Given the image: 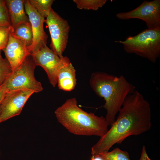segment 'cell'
Segmentation results:
<instances>
[{
    "label": "cell",
    "instance_id": "6da1fadb",
    "mask_svg": "<svg viewBox=\"0 0 160 160\" xmlns=\"http://www.w3.org/2000/svg\"><path fill=\"white\" fill-rule=\"evenodd\" d=\"M116 119L106 133L91 148L92 156L107 152L116 144H121L131 135H140L151 128L150 105L137 91L128 95Z\"/></svg>",
    "mask_w": 160,
    "mask_h": 160
},
{
    "label": "cell",
    "instance_id": "7a4b0ae2",
    "mask_svg": "<svg viewBox=\"0 0 160 160\" xmlns=\"http://www.w3.org/2000/svg\"><path fill=\"white\" fill-rule=\"evenodd\" d=\"M89 83L96 94L104 99L103 107L106 111L105 118L111 126L126 97L135 91V86L122 75L118 77L102 72L93 73Z\"/></svg>",
    "mask_w": 160,
    "mask_h": 160
},
{
    "label": "cell",
    "instance_id": "3957f363",
    "mask_svg": "<svg viewBox=\"0 0 160 160\" xmlns=\"http://www.w3.org/2000/svg\"><path fill=\"white\" fill-rule=\"evenodd\" d=\"M55 114L57 121L70 133L75 135L103 136L109 126L103 116L87 112L79 108L76 99H67L57 108Z\"/></svg>",
    "mask_w": 160,
    "mask_h": 160
},
{
    "label": "cell",
    "instance_id": "277c9868",
    "mask_svg": "<svg viewBox=\"0 0 160 160\" xmlns=\"http://www.w3.org/2000/svg\"><path fill=\"white\" fill-rule=\"evenodd\" d=\"M122 44L125 51L135 53L155 63L160 55V28L145 29L124 41H115Z\"/></svg>",
    "mask_w": 160,
    "mask_h": 160
},
{
    "label": "cell",
    "instance_id": "5b68a950",
    "mask_svg": "<svg viewBox=\"0 0 160 160\" xmlns=\"http://www.w3.org/2000/svg\"><path fill=\"white\" fill-rule=\"evenodd\" d=\"M36 66L31 55H28L17 68L12 71L1 86L7 92L20 89H29L34 93L42 91V84L34 76Z\"/></svg>",
    "mask_w": 160,
    "mask_h": 160
},
{
    "label": "cell",
    "instance_id": "8992f818",
    "mask_svg": "<svg viewBox=\"0 0 160 160\" xmlns=\"http://www.w3.org/2000/svg\"><path fill=\"white\" fill-rule=\"evenodd\" d=\"M51 38V49L60 58L67 46L70 27L68 21L52 8L45 20Z\"/></svg>",
    "mask_w": 160,
    "mask_h": 160
},
{
    "label": "cell",
    "instance_id": "52a82bcc",
    "mask_svg": "<svg viewBox=\"0 0 160 160\" xmlns=\"http://www.w3.org/2000/svg\"><path fill=\"white\" fill-rule=\"evenodd\" d=\"M36 66L42 67L46 72L49 81L55 87L57 83V75L61 68L71 62L66 56L60 58L47 45L31 54Z\"/></svg>",
    "mask_w": 160,
    "mask_h": 160
},
{
    "label": "cell",
    "instance_id": "ba28073f",
    "mask_svg": "<svg viewBox=\"0 0 160 160\" xmlns=\"http://www.w3.org/2000/svg\"><path fill=\"white\" fill-rule=\"evenodd\" d=\"M118 19L127 20L131 19L141 20L146 23L148 28H160V0L144 1L139 6L127 12L117 13Z\"/></svg>",
    "mask_w": 160,
    "mask_h": 160
},
{
    "label": "cell",
    "instance_id": "9c48e42d",
    "mask_svg": "<svg viewBox=\"0 0 160 160\" xmlns=\"http://www.w3.org/2000/svg\"><path fill=\"white\" fill-rule=\"evenodd\" d=\"M34 93L27 89L7 92L0 105V123L19 115L29 98Z\"/></svg>",
    "mask_w": 160,
    "mask_h": 160
},
{
    "label": "cell",
    "instance_id": "30bf717a",
    "mask_svg": "<svg viewBox=\"0 0 160 160\" xmlns=\"http://www.w3.org/2000/svg\"><path fill=\"white\" fill-rule=\"evenodd\" d=\"M24 8L31 23L33 32L32 43L28 48L31 53L47 45L48 36L44 28L45 18L40 15L28 0L25 1Z\"/></svg>",
    "mask_w": 160,
    "mask_h": 160
},
{
    "label": "cell",
    "instance_id": "8fae6325",
    "mask_svg": "<svg viewBox=\"0 0 160 160\" xmlns=\"http://www.w3.org/2000/svg\"><path fill=\"white\" fill-rule=\"evenodd\" d=\"M2 50L12 71L17 68L26 57L31 54L28 47L15 37L11 31L7 44Z\"/></svg>",
    "mask_w": 160,
    "mask_h": 160
},
{
    "label": "cell",
    "instance_id": "7c38bea8",
    "mask_svg": "<svg viewBox=\"0 0 160 160\" xmlns=\"http://www.w3.org/2000/svg\"><path fill=\"white\" fill-rule=\"evenodd\" d=\"M25 0H6V5L8 10L11 24L14 28L18 25L30 22L24 8Z\"/></svg>",
    "mask_w": 160,
    "mask_h": 160
},
{
    "label": "cell",
    "instance_id": "4fadbf2b",
    "mask_svg": "<svg viewBox=\"0 0 160 160\" xmlns=\"http://www.w3.org/2000/svg\"><path fill=\"white\" fill-rule=\"evenodd\" d=\"M58 86L60 89L71 91L76 85V71L71 62L62 66L57 75Z\"/></svg>",
    "mask_w": 160,
    "mask_h": 160
},
{
    "label": "cell",
    "instance_id": "5bb4252c",
    "mask_svg": "<svg viewBox=\"0 0 160 160\" xmlns=\"http://www.w3.org/2000/svg\"><path fill=\"white\" fill-rule=\"evenodd\" d=\"M11 31L15 37L21 40L28 48L31 46L33 34L30 22L21 23L14 28L11 27Z\"/></svg>",
    "mask_w": 160,
    "mask_h": 160
},
{
    "label": "cell",
    "instance_id": "9a60e30c",
    "mask_svg": "<svg viewBox=\"0 0 160 160\" xmlns=\"http://www.w3.org/2000/svg\"><path fill=\"white\" fill-rule=\"evenodd\" d=\"M30 4L43 17L47 18L51 10L54 0H28Z\"/></svg>",
    "mask_w": 160,
    "mask_h": 160
},
{
    "label": "cell",
    "instance_id": "2e32d148",
    "mask_svg": "<svg viewBox=\"0 0 160 160\" xmlns=\"http://www.w3.org/2000/svg\"><path fill=\"white\" fill-rule=\"evenodd\" d=\"M97 155L102 160H131L127 152L118 148H115L110 152L100 153Z\"/></svg>",
    "mask_w": 160,
    "mask_h": 160
},
{
    "label": "cell",
    "instance_id": "e0dca14e",
    "mask_svg": "<svg viewBox=\"0 0 160 160\" xmlns=\"http://www.w3.org/2000/svg\"><path fill=\"white\" fill-rule=\"evenodd\" d=\"M77 7L80 9L97 10L102 7L107 0H73Z\"/></svg>",
    "mask_w": 160,
    "mask_h": 160
},
{
    "label": "cell",
    "instance_id": "ac0fdd59",
    "mask_svg": "<svg viewBox=\"0 0 160 160\" xmlns=\"http://www.w3.org/2000/svg\"><path fill=\"white\" fill-rule=\"evenodd\" d=\"M12 71L11 67L7 59L3 58L0 52V86Z\"/></svg>",
    "mask_w": 160,
    "mask_h": 160
},
{
    "label": "cell",
    "instance_id": "d6986e66",
    "mask_svg": "<svg viewBox=\"0 0 160 160\" xmlns=\"http://www.w3.org/2000/svg\"><path fill=\"white\" fill-rule=\"evenodd\" d=\"M11 26L5 0H0V27Z\"/></svg>",
    "mask_w": 160,
    "mask_h": 160
},
{
    "label": "cell",
    "instance_id": "ffe728a7",
    "mask_svg": "<svg viewBox=\"0 0 160 160\" xmlns=\"http://www.w3.org/2000/svg\"><path fill=\"white\" fill-rule=\"evenodd\" d=\"M11 27H0V52L6 47L9 40Z\"/></svg>",
    "mask_w": 160,
    "mask_h": 160
},
{
    "label": "cell",
    "instance_id": "44dd1931",
    "mask_svg": "<svg viewBox=\"0 0 160 160\" xmlns=\"http://www.w3.org/2000/svg\"><path fill=\"white\" fill-rule=\"evenodd\" d=\"M139 160H151L146 152L145 147L144 145L142 147L141 156Z\"/></svg>",
    "mask_w": 160,
    "mask_h": 160
},
{
    "label": "cell",
    "instance_id": "7402d4cb",
    "mask_svg": "<svg viewBox=\"0 0 160 160\" xmlns=\"http://www.w3.org/2000/svg\"><path fill=\"white\" fill-rule=\"evenodd\" d=\"M7 92L5 89L1 85L0 86V105L4 99Z\"/></svg>",
    "mask_w": 160,
    "mask_h": 160
},
{
    "label": "cell",
    "instance_id": "603a6c76",
    "mask_svg": "<svg viewBox=\"0 0 160 160\" xmlns=\"http://www.w3.org/2000/svg\"><path fill=\"white\" fill-rule=\"evenodd\" d=\"M0 112H1V108H0Z\"/></svg>",
    "mask_w": 160,
    "mask_h": 160
},
{
    "label": "cell",
    "instance_id": "cb8c5ba5",
    "mask_svg": "<svg viewBox=\"0 0 160 160\" xmlns=\"http://www.w3.org/2000/svg\"></svg>",
    "mask_w": 160,
    "mask_h": 160
}]
</instances>
